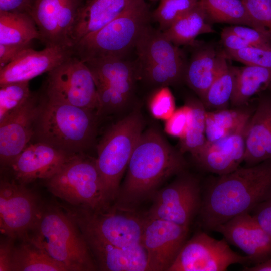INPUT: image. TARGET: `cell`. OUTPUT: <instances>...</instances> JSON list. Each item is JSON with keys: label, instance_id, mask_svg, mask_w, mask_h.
Instances as JSON below:
<instances>
[{"label": "cell", "instance_id": "1", "mask_svg": "<svg viewBox=\"0 0 271 271\" xmlns=\"http://www.w3.org/2000/svg\"><path fill=\"white\" fill-rule=\"evenodd\" d=\"M271 197V159L251 166L239 167L218 176L206 189L199 213L202 226H217L245 213H251Z\"/></svg>", "mask_w": 271, "mask_h": 271}, {"label": "cell", "instance_id": "2", "mask_svg": "<svg viewBox=\"0 0 271 271\" xmlns=\"http://www.w3.org/2000/svg\"><path fill=\"white\" fill-rule=\"evenodd\" d=\"M186 166L183 154L167 141L159 129L149 128L143 131L132 152L114 204L133 208L152 197L167 179L184 172Z\"/></svg>", "mask_w": 271, "mask_h": 271}, {"label": "cell", "instance_id": "3", "mask_svg": "<svg viewBox=\"0 0 271 271\" xmlns=\"http://www.w3.org/2000/svg\"><path fill=\"white\" fill-rule=\"evenodd\" d=\"M23 239L35 243L70 271L98 269L77 222L69 211L56 206L41 205L34 225Z\"/></svg>", "mask_w": 271, "mask_h": 271}, {"label": "cell", "instance_id": "4", "mask_svg": "<svg viewBox=\"0 0 271 271\" xmlns=\"http://www.w3.org/2000/svg\"><path fill=\"white\" fill-rule=\"evenodd\" d=\"M41 96L33 139L71 155L84 153L94 143L96 111L51 101Z\"/></svg>", "mask_w": 271, "mask_h": 271}, {"label": "cell", "instance_id": "5", "mask_svg": "<svg viewBox=\"0 0 271 271\" xmlns=\"http://www.w3.org/2000/svg\"><path fill=\"white\" fill-rule=\"evenodd\" d=\"M152 14L146 0H134L109 23L76 43L74 55L83 62L102 56L128 57L145 28Z\"/></svg>", "mask_w": 271, "mask_h": 271}, {"label": "cell", "instance_id": "6", "mask_svg": "<svg viewBox=\"0 0 271 271\" xmlns=\"http://www.w3.org/2000/svg\"><path fill=\"white\" fill-rule=\"evenodd\" d=\"M144 124L140 109H134L111 126L97 146L96 163L111 204L117 198L121 179Z\"/></svg>", "mask_w": 271, "mask_h": 271}, {"label": "cell", "instance_id": "7", "mask_svg": "<svg viewBox=\"0 0 271 271\" xmlns=\"http://www.w3.org/2000/svg\"><path fill=\"white\" fill-rule=\"evenodd\" d=\"M46 184L53 195L76 208L97 210L111 205L95 158L84 153L73 156Z\"/></svg>", "mask_w": 271, "mask_h": 271}, {"label": "cell", "instance_id": "8", "mask_svg": "<svg viewBox=\"0 0 271 271\" xmlns=\"http://www.w3.org/2000/svg\"><path fill=\"white\" fill-rule=\"evenodd\" d=\"M76 208L69 212L78 226L105 241L119 247L142 244L146 216L139 215L133 208L115 204L97 210Z\"/></svg>", "mask_w": 271, "mask_h": 271}, {"label": "cell", "instance_id": "9", "mask_svg": "<svg viewBox=\"0 0 271 271\" xmlns=\"http://www.w3.org/2000/svg\"><path fill=\"white\" fill-rule=\"evenodd\" d=\"M44 96L48 100L97 110L98 96L86 64L73 55L48 73Z\"/></svg>", "mask_w": 271, "mask_h": 271}, {"label": "cell", "instance_id": "10", "mask_svg": "<svg viewBox=\"0 0 271 271\" xmlns=\"http://www.w3.org/2000/svg\"><path fill=\"white\" fill-rule=\"evenodd\" d=\"M152 197V205L145 214L147 217L187 227L199 214L202 199L199 181L184 171L171 183L158 189Z\"/></svg>", "mask_w": 271, "mask_h": 271}, {"label": "cell", "instance_id": "11", "mask_svg": "<svg viewBox=\"0 0 271 271\" xmlns=\"http://www.w3.org/2000/svg\"><path fill=\"white\" fill-rule=\"evenodd\" d=\"M235 264L250 265L249 258L233 251L224 239L203 232L185 241L168 271H225Z\"/></svg>", "mask_w": 271, "mask_h": 271}, {"label": "cell", "instance_id": "12", "mask_svg": "<svg viewBox=\"0 0 271 271\" xmlns=\"http://www.w3.org/2000/svg\"><path fill=\"white\" fill-rule=\"evenodd\" d=\"M85 0H29L26 12L35 22L46 46L72 48V32Z\"/></svg>", "mask_w": 271, "mask_h": 271}, {"label": "cell", "instance_id": "13", "mask_svg": "<svg viewBox=\"0 0 271 271\" xmlns=\"http://www.w3.org/2000/svg\"><path fill=\"white\" fill-rule=\"evenodd\" d=\"M41 205L35 193L14 179L0 181V230L14 239L25 238L36 221Z\"/></svg>", "mask_w": 271, "mask_h": 271}, {"label": "cell", "instance_id": "14", "mask_svg": "<svg viewBox=\"0 0 271 271\" xmlns=\"http://www.w3.org/2000/svg\"><path fill=\"white\" fill-rule=\"evenodd\" d=\"M188 229L146 216L141 244L147 251L150 270L168 271L186 241Z\"/></svg>", "mask_w": 271, "mask_h": 271}, {"label": "cell", "instance_id": "15", "mask_svg": "<svg viewBox=\"0 0 271 271\" xmlns=\"http://www.w3.org/2000/svg\"><path fill=\"white\" fill-rule=\"evenodd\" d=\"M41 96L33 93L18 111L0 122V162L6 169L30 143L34 134Z\"/></svg>", "mask_w": 271, "mask_h": 271}, {"label": "cell", "instance_id": "16", "mask_svg": "<svg viewBox=\"0 0 271 271\" xmlns=\"http://www.w3.org/2000/svg\"><path fill=\"white\" fill-rule=\"evenodd\" d=\"M74 155L35 142L29 143L7 168L15 180L26 185L37 179L50 178Z\"/></svg>", "mask_w": 271, "mask_h": 271}, {"label": "cell", "instance_id": "17", "mask_svg": "<svg viewBox=\"0 0 271 271\" xmlns=\"http://www.w3.org/2000/svg\"><path fill=\"white\" fill-rule=\"evenodd\" d=\"M213 230L245 253L251 264H258L271 257V238L250 213L239 215Z\"/></svg>", "mask_w": 271, "mask_h": 271}, {"label": "cell", "instance_id": "18", "mask_svg": "<svg viewBox=\"0 0 271 271\" xmlns=\"http://www.w3.org/2000/svg\"><path fill=\"white\" fill-rule=\"evenodd\" d=\"M73 55L71 48L46 46L40 51L32 47L26 49L13 61L0 68V85L13 82L29 81L49 72Z\"/></svg>", "mask_w": 271, "mask_h": 271}, {"label": "cell", "instance_id": "19", "mask_svg": "<svg viewBox=\"0 0 271 271\" xmlns=\"http://www.w3.org/2000/svg\"><path fill=\"white\" fill-rule=\"evenodd\" d=\"M249 119L228 136L207 142L193 158L199 166L218 176L228 174L239 168L244 161L246 131Z\"/></svg>", "mask_w": 271, "mask_h": 271}, {"label": "cell", "instance_id": "20", "mask_svg": "<svg viewBox=\"0 0 271 271\" xmlns=\"http://www.w3.org/2000/svg\"><path fill=\"white\" fill-rule=\"evenodd\" d=\"M79 228L98 269L104 271L150 270L147 253L142 244L119 247L105 241L84 228Z\"/></svg>", "mask_w": 271, "mask_h": 271}, {"label": "cell", "instance_id": "21", "mask_svg": "<svg viewBox=\"0 0 271 271\" xmlns=\"http://www.w3.org/2000/svg\"><path fill=\"white\" fill-rule=\"evenodd\" d=\"M245 147L246 166L271 159V96L259 99L248 122Z\"/></svg>", "mask_w": 271, "mask_h": 271}, {"label": "cell", "instance_id": "22", "mask_svg": "<svg viewBox=\"0 0 271 271\" xmlns=\"http://www.w3.org/2000/svg\"><path fill=\"white\" fill-rule=\"evenodd\" d=\"M134 0H85L74 23L71 39L73 45L118 17Z\"/></svg>", "mask_w": 271, "mask_h": 271}, {"label": "cell", "instance_id": "23", "mask_svg": "<svg viewBox=\"0 0 271 271\" xmlns=\"http://www.w3.org/2000/svg\"><path fill=\"white\" fill-rule=\"evenodd\" d=\"M139 67L149 65L185 64L178 46L169 41L163 32L150 24L141 35L136 47Z\"/></svg>", "mask_w": 271, "mask_h": 271}, {"label": "cell", "instance_id": "24", "mask_svg": "<svg viewBox=\"0 0 271 271\" xmlns=\"http://www.w3.org/2000/svg\"><path fill=\"white\" fill-rule=\"evenodd\" d=\"M219 52L212 47L197 50L187 64L184 78L203 102L218 71Z\"/></svg>", "mask_w": 271, "mask_h": 271}, {"label": "cell", "instance_id": "25", "mask_svg": "<svg viewBox=\"0 0 271 271\" xmlns=\"http://www.w3.org/2000/svg\"><path fill=\"white\" fill-rule=\"evenodd\" d=\"M211 23L199 0L193 9L163 32L166 37L177 46L193 45L198 35L215 32Z\"/></svg>", "mask_w": 271, "mask_h": 271}, {"label": "cell", "instance_id": "26", "mask_svg": "<svg viewBox=\"0 0 271 271\" xmlns=\"http://www.w3.org/2000/svg\"><path fill=\"white\" fill-rule=\"evenodd\" d=\"M270 83L271 68L251 65L236 67L231 105L235 108L245 106L253 96L267 89Z\"/></svg>", "mask_w": 271, "mask_h": 271}, {"label": "cell", "instance_id": "27", "mask_svg": "<svg viewBox=\"0 0 271 271\" xmlns=\"http://www.w3.org/2000/svg\"><path fill=\"white\" fill-rule=\"evenodd\" d=\"M90 70L96 84L136 79L140 76L137 59L128 57L102 56L84 62Z\"/></svg>", "mask_w": 271, "mask_h": 271}, {"label": "cell", "instance_id": "28", "mask_svg": "<svg viewBox=\"0 0 271 271\" xmlns=\"http://www.w3.org/2000/svg\"><path fill=\"white\" fill-rule=\"evenodd\" d=\"M41 36L32 18L26 12L0 11V44L31 45Z\"/></svg>", "mask_w": 271, "mask_h": 271}, {"label": "cell", "instance_id": "29", "mask_svg": "<svg viewBox=\"0 0 271 271\" xmlns=\"http://www.w3.org/2000/svg\"><path fill=\"white\" fill-rule=\"evenodd\" d=\"M15 245L12 271H70L28 239Z\"/></svg>", "mask_w": 271, "mask_h": 271}, {"label": "cell", "instance_id": "30", "mask_svg": "<svg viewBox=\"0 0 271 271\" xmlns=\"http://www.w3.org/2000/svg\"><path fill=\"white\" fill-rule=\"evenodd\" d=\"M236 67L230 66L223 51L219 52L217 74L202 102L205 108L211 110L227 109L233 93Z\"/></svg>", "mask_w": 271, "mask_h": 271}, {"label": "cell", "instance_id": "31", "mask_svg": "<svg viewBox=\"0 0 271 271\" xmlns=\"http://www.w3.org/2000/svg\"><path fill=\"white\" fill-rule=\"evenodd\" d=\"M137 80L129 79L96 84L97 115L115 113L126 106L133 99Z\"/></svg>", "mask_w": 271, "mask_h": 271}, {"label": "cell", "instance_id": "32", "mask_svg": "<svg viewBox=\"0 0 271 271\" xmlns=\"http://www.w3.org/2000/svg\"><path fill=\"white\" fill-rule=\"evenodd\" d=\"M254 110L244 108V106L231 109L206 110L205 132L207 142L216 141L234 132L249 119Z\"/></svg>", "mask_w": 271, "mask_h": 271}, {"label": "cell", "instance_id": "33", "mask_svg": "<svg viewBox=\"0 0 271 271\" xmlns=\"http://www.w3.org/2000/svg\"><path fill=\"white\" fill-rule=\"evenodd\" d=\"M199 1L212 22L246 25L258 30L256 24L250 17L242 0Z\"/></svg>", "mask_w": 271, "mask_h": 271}, {"label": "cell", "instance_id": "34", "mask_svg": "<svg viewBox=\"0 0 271 271\" xmlns=\"http://www.w3.org/2000/svg\"><path fill=\"white\" fill-rule=\"evenodd\" d=\"M186 103L191 107L192 117L185 135L180 139L179 150L183 154L190 153L194 158L207 143L205 132L206 110L200 100L190 99Z\"/></svg>", "mask_w": 271, "mask_h": 271}, {"label": "cell", "instance_id": "35", "mask_svg": "<svg viewBox=\"0 0 271 271\" xmlns=\"http://www.w3.org/2000/svg\"><path fill=\"white\" fill-rule=\"evenodd\" d=\"M29 81L7 83L0 85V122L20 109L30 98Z\"/></svg>", "mask_w": 271, "mask_h": 271}, {"label": "cell", "instance_id": "36", "mask_svg": "<svg viewBox=\"0 0 271 271\" xmlns=\"http://www.w3.org/2000/svg\"><path fill=\"white\" fill-rule=\"evenodd\" d=\"M152 18L158 23L159 30L164 32L177 20L193 9L199 0H159Z\"/></svg>", "mask_w": 271, "mask_h": 271}, {"label": "cell", "instance_id": "37", "mask_svg": "<svg viewBox=\"0 0 271 271\" xmlns=\"http://www.w3.org/2000/svg\"><path fill=\"white\" fill-rule=\"evenodd\" d=\"M223 51L227 59H233L246 65L271 68V47L251 46L238 51Z\"/></svg>", "mask_w": 271, "mask_h": 271}, {"label": "cell", "instance_id": "38", "mask_svg": "<svg viewBox=\"0 0 271 271\" xmlns=\"http://www.w3.org/2000/svg\"><path fill=\"white\" fill-rule=\"evenodd\" d=\"M151 114L159 119H168L175 111L174 97L167 86L158 87L152 93L149 100Z\"/></svg>", "mask_w": 271, "mask_h": 271}, {"label": "cell", "instance_id": "39", "mask_svg": "<svg viewBox=\"0 0 271 271\" xmlns=\"http://www.w3.org/2000/svg\"><path fill=\"white\" fill-rule=\"evenodd\" d=\"M258 30L271 40V0H242Z\"/></svg>", "mask_w": 271, "mask_h": 271}, {"label": "cell", "instance_id": "40", "mask_svg": "<svg viewBox=\"0 0 271 271\" xmlns=\"http://www.w3.org/2000/svg\"><path fill=\"white\" fill-rule=\"evenodd\" d=\"M192 117L190 106L186 103L183 106L175 110L166 120L165 130L169 135L182 138L186 134Z\"/></svg>", "mask_w": 271, "mask_h": 271}, {"label": "cell", "instance_id": "41", "mask_svg": "<svg viewBox=\"0 0 271 271\" xmlns=\"http://www.w3.org/2000/svg\"><path fill=\"white\" fill-rule=\"evenodd\" d=\"M228 28L252 46L271 47V40L253 28L238 25Z\"/></svg>", "mask_w": 271, "mask_h": 271}, {"label": "cell", "instance_id": "42", "mask_svg": "<svg viewBox=\"0 0 271 271\" xmlns=\"http://www.w3.org/2000/svg\"><path fill=\"white\" fill-rule=\"evenodd\" d=\"M250 214L271 238V197L257 205Z\"/></svg>", "mask_w": 271, "mask_h": 271}, {"label": "cell", "instance_id": "43", "mask_svg": "<svg viewBox=\"0 0 271 271\" xmlns=\"http://www.w3.org/2000/svg\"><path fill=\"white\" fill-rule=\"evenodd\" d=\"M15 239L5 236L0 241V271H12Z\"/></svg>", "mask_w": 271, "mask_h": 271}, {"label": "cell", "instance_id": "44", "mask_svg": "<svg viewBox=\"0 0 271 271\" xmlns=\"http://www.w3.org/2000/svg\"><path fill=\"white\" fill-rule=\"evenodd\" d=\"M221 40L226 51H238L252 46L231 31L228 27L223 29L221 34Z\"/></svg>", "mask_w": 271, "mask_h": 271}, {"label": "cell", "instance_id": "45", "mask_svg": "<svg viewBox=\"0 0 271 271\" xmlns=\"http://www.w3.org/2000/svg\"><path fill=\"white\" fill-rule=\"evenodd\" d=\"M31 45H4L0 44V68L13 61L22 51Z\"/></svg>", "mask_w": 271, "mask_h": 271}, {"label": "cell", "instance_id": "46", "mask_svg": "<svg viewBox=\"0 0 271 271\" xmlns=\"http://www.w3.org/2000/svg\"><path fill=\"white\" fill-rule=\"evenodd\" d=\"M29 0H0V11L23 12Z\"/></svg>", "mask_w": 271, "mask_h": 271}, {"label": "cell", "instance_id": "47", "mask_svg": "<svg viewBox=\"0 0 271 271\" xmlns=\"http://www.w3.org/2000/svg\"><path fill=\"white\" fill-rule=\"evenodd\" d=\"M243 270L246 271H271V257L266 261L252 266H245Z\"/></svg>", "mask_w": 271, "mask_h": 271}, {"label": "cell", "instance_id": "48", "mask_svg": "<svg viewBox=\"0 0 271 271\" xmlns=\"http://www.w3.org/2000/svg\"><path fill=\"white\" fill-rule=\"evenodd\" d=\"M267 89L271 92V83L270 84V85H269Z\"/></svg>", "mask_w": 271, "mask_h": 271}, {"label": "cell", "instance_id": "49", "mask_svg": "<svg viewBox=\"0 0 271 271\" xmlns=\"http://www.w3.org/2000/svg\"><path fill=\"white\" fill-rule=\"evenodd\" d=\"M146 1H151V2H156V1H159V0H146Z\"/></svg>", "mask_w": 271, "mask_h": 271}]
</instances>
